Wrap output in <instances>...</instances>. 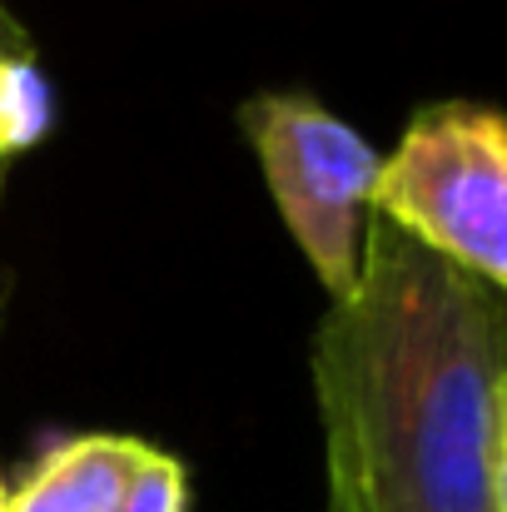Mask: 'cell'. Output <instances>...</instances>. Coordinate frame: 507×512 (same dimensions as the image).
Wrapping results in <instances>:
<instances>
[{"mask_svg": "<svg viewBox=\"0 0 507 512\" xmlns=\"http://www.w3.org/2000/svg\"><path fill=\"white\" fill-rule=\"evenodd\" d=\"M329 512H498L507 294L368 219L309 339Z\"/></svg>", "mask_w": 507, "mask_h": 512, "instance_id": "cell-1", "label": "cell"}, {"mask_svg": "<svg viewBox=\"0 0 507 512\" xmlns=\"http://www.w3.org/2000/svg\"><path fill=\"white\" fill-rule=\"evenodd\" d=\"M373 214L507 294V115L478 100L423 105L378 165Z\"/></svg>", "mask_w": 507, "mask_h": 512, "instance_id": "cell-2", "label": "cell"}, {"mask_svg": "<svg viewBox=\"0 0 507 512\" xmlns=\"http://www.w3.org/2000/svg\"><path fill=\"white\" fill-rule=\"evenodd\" d=\"M239 130L259 160L284 229L324 284L329 304L348 299L363 274L373 179L383 155L329 105L299 90H264L244 100Z\"/></svg>", "mask_w": 507, "mask_h": 512, "instance_id": "cell-3", "label": "cell"}, {"mask_svg": "<svg viewBox=\"0 0 507 512\" xmlns=\"http://www.w3.org/2000/svg\"><path fill=\"white\" fill-rule=\"evenodd\" d=\"M155 443L130 433H80L40 453V463L5 493V512H130L135 483Z\"/></svg>", "mask_w": 507, "mask_h": 512, "instance_id": "cell-4", "label": "cell"}, {"mask_svg": "<svg viewBox=\"0 0 507 512\" xmlns=\"http://www.w3.org/2000/svg\"><path fill=\"white\" fill-rule=\"evenodd\" d=\"M55 125V90L35 55L0 60V165L40 145Z\"/></svg>", "mask_w": 507, "mask_h": 512, "instance_id": "cell-5", "label": "cell"}, {"mask_svg": "<svg viewBox=\"0 0 507 512\" xmlns=\"http://www.w3.org/2000/svg\"><path fill=\"white\" fill-rule=\"evenodd\" d=\"M10 55H35V40H30V30L0 0V60H10Z\"/></svg>", "mask_w": 507, "mask_h": 512, "instance_id": "cell-6", "label": "cell"}, {"mask_svg": "<svg viewBox=\"0 0 507 512\" xmlns=\"http://www.w3.org/2000/svg\"><path fill=\"white\" fill-rule=\"evenodd\" d=\"M498 512H507V393H503V438H498Z\"/></svg>", "mask_w": 507, "mask_h": 512, "instance_id": "cell-7", "label": "cell"}, {"mask_svg": "<svg viewBox=\"0 0 507 512\" xmlns=\"http://www.w3.org/2000/svg\"><path fill=\"white\" fill-rule=\"evenodd\" d=\"M0 512H5V483H0Z\"/></svg>", "mask_w": 507, "mask_h": 512, "instance_id": "cell-8", "label": "cell"}, {"mask_svg": "<svg viewBox=\"0 0 507 512\" xmlns=\"http://www.w3.org/2000/svg\"><path fill=\"white\" fill-rule=\"evenodd\" d=\"M0 184H5V165H0Z\"/></svg>", "mask_w": 507, "mask_h": 512, "instance_id": "cell-9", "label": "cell"}]
</instances>
